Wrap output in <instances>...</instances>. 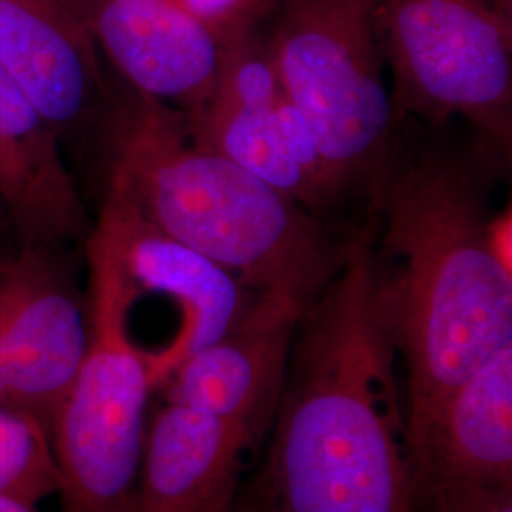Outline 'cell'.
I'll use <instances>...</instances> for the list:
<instances>
[{
    "mask_svg": "<svg viewBox=\"0 0 512 512\" xmlns=\"http://www.w3.org/2000/svg\"><path fill=\"white\" fill-rule=\"evenodd\" d=\"M272 423L266 512H420L372 226L300 317Z\"/></svg>",
    "mask_w": 512,
    "mask_h": 512,
    "instance_id": "cell-1",
    "label": "cell"
},
{
    "mask_svg": "<svg viewBox=\"0 0 512 512\" xmlns=\"http://www.w3.org/2000/svg\"><path fill=\"white\" fill-rule=\"evenodd\" d=\"M385 311L406 368L410 433L454 389L512 346L511 262L494 217L454 162L389 164L374 190Z\"/></svg>",
    "mask_w": 512,
    "mask_h": 512,
    "instance_id": "cell-2",
    "label": "cell"
},
{
    "mask_svg": "<svg viewBox=\"0 0 512 512\" xmlns=\"http://www.w3.org/2000/svg\"><path fill=\"white\" fill-rule=\"evenodd\" d=\"M107 188L253 293L302 311L338 270L348 243H336L300 203L200 145L184 114L139 95L114 116Z\"/></svg>",
    "mask_w": 512,
    "mask_h": 512,
    "instance_id": "cell-3",
    "label": "cell"
},
{
    "mask_svg": "<svg viewBox=\"0 0 512 512\" xmlns=\"http://www.w3.org/2000/svg\"><path fill=\"white\" fill-rule=\"evenodd\" d=\"M88 342L50 423L65 512H133L158 391L148 351L131 334L137 300L109 232L95 222L86 243Z\"/></svg>",
    "mask_w": 512,
    "mask_h": 512,
    "instance_id": "cell-4",
    "label": "cell"
},
{
    "mask_svg": "<svg viewBox=\"0 0 512 512\" xmlns=\"http://www.w3.org/2000/svg\"><path fill=\"white\" fill-rule=\"evenodd\" d=\"M378 0H281L268 37L283 92L308 122L336 183L374 194L391 160L393 99Z\"/></svg>",
    "mask_w": 512,
    "mask_h": 512,
    "instance_id": "cell-5",
    "label": "cell"
},
{
    "mask_svg": "<svg viewBox=\"0 0 512 512\" xmlns=\"http://www.w3.org/2000/svg\"><path fill=\"white\" fill-rule=\"evenodd\" d=\"M376 27L397 103L429 120L463 118L509 152L512 19L492 0H378Z\"/></svg>",
    "mask_w": 512,
    "mask_h": 512,
    "instance_id": "cell-6",
    "label": "cell"
},
{
    "mask_svg": "<svg viewBox=\"0 0 512 512\" xmlns=\"http://www.w3.org/2000/svg\"><path fill=\"white\" fill-rule=\"evenodd\" d=\"M86 300L50 255L27 243L0 258V404L50 429L86 351Z\"/></svg>",
    "mask_w": 512,
    "mask_h": 512,
    "instance_id": "cell-7",
    "label": "cell"
},
{
    "mask_svg": "<svg viewBox=\"0 0 512 512\" xmlns=\"http://www.w3.org/2000/svg\"><path fill=\"white\" fill-rule=\"evenodd\" d=\"M97 222L109 232L135 291L164 296L181 323L171 344L148 353L156 387L169 374L234 329L255 308L253 293L217 262L150 224L131 203L107 188Z\"/></svg>",
    "mask_w": 512,
    "mask_h": 512,
    "instance_id": "cell-8",
    "label": "cell"
},
{
    "mask_svg": "<svg viewBox=\"0 0 512 512\" xmlns=\"http://www.w3.org/2000/svg\"><path fill=\"white\" fill-rule=\"evenodd\" d=\"M135 95L196 116L219 88L226 42L169 0H67Z\"/></svg>",
    "mask_w": 512,
    "mask_h": 512,
    "instance_id": "cell-9",
    "label": "cell"
},
{
    "mask_svg": "<svg viewBox=\"0 0 512 512\" xmlns=\"http://www.w3.org/2000/svg\"><path fill=\"white\" fill-rule=\"evenodd\" d=\"M302 315L287 300L260 296L234 329L169 374L160 387L164 401L238 423L260 437L274 420Z\"/></svg>",
    "mask_w": 512,
    "mask_h": 512,
    "instance_id": "cell-10",
    "label": "cell"
},
{
    "mask_svg": "<svg viewBox=\"0 0 512 512\" xmlns=\"http://www.w3.org/2000/svg\"><path fill=\"white\" fill-rule=\"evenodd\" d=\"M418 501L512 488V346L454 389L412 433Z\"/></svg>",
    "mask_w": 512,
    "mask_h": 512,
    "instance_id": "cell-11",
    "label": "cell"
},
{
    "mask_svg": "<svg viewBox=\"0 0 512 512\" xmlns=\"http://www.w3.org/2000/svg\"><path fill=\"white\" fill-rule=\"evenodd\" d=\"M256 440L238 423L164 401L148 416L133 512H230Z\"/></svg>",
    "mask_w": 512,
    "mask_h": 512,
    "instance_id": "cell-12",
    "label": "cell"
},
{
    "mask_svg": "<svg viewBox=\"0 0 512 512\" xmlns=\"http://www.w3.org/2000/svg\"><path fill=\"white\" fill-rule=\"evenodd\" d=\"M97 52L67 0H0V67L59 135L101 101Z\"/></svg>",
    "mask_w": 512,
    "mask_h": 512,
    "instance_id": "cell-13",
    "label": "cell"
},
{
    "mask_svg": "<svg viewBox=\"0 0 512 512\" xmlns=\"http://www.w3.org/2000/svg\"><path fill=\"white\" fill-rule=\"evenodd\" d=\"M59 137L0 67V202L31 245L52 247L86 228Z\"/></svg>",
    "mask_w": 512,
    "mask_h": 512,
    "instance_id": "cell-14",
    "label": "cell"
},
{
    "mask_svg": "<svg viewBox=\"0 0 512 512\" xmlns=\"http://www.w3.org/2000/svg\"><path fill=\"white\" fill-rule=\"evenodd\" d=\"M59 492L61 476L46 423L0 404V495L38 507Z\"/></svg>",
    "mask_w": 512,
    "mask_h": 512,
    "instance_id": "cell-15",
    "label": "cell"
},
{
    "mask_svg": "<svg viewBox=\"0 0 512 512\" xmlns=\"http://www.w3.org/2000/svg\"><path fill=\"white\" fill-rule=\"evenodd\" d=\"M192 18L202 21L226 42L255 31L274 0H169Z\"/></svg>",
    "mask_w": 512,
    "mask_h": 512,
    "instance_id": "cell-16",
    "label": "cell"
},
{
    "mask_svg": "<svg viewBox=\"0 0 512 512\" xmlns=\"http://www.w3.org/2000/svg\"><path fill=\"white\" fill-rule=\"evenodd\" d=\"M512 512V488H473L425 497L420 512Z\"/></svg>",
    "mask_w": 512,
    "mask_h": 512,
    "instance_id": "cell-17",
    "label": "cell"
},
{
    "mask_svg": "<svg viewBox=\"0 0 512 512\" xmlns=\"http://www.w3.org/2000/svg\"><path fill=\"white\" fill-rule=\"evenodd\" d=\"M230 512H266V509L256 495H245V497L236 499Z\"/></svg>",
    "mask_w": 512,
    "mask_h": 512,
    "instance_id": "cell-18",
    "label": "cell"
},
{
    "mask_svg": "<svg viewBox=\"0 0 512 512\" xmlns=\"http://www.w3.org/2000/svg\"><path fill=\"white\" fill-rule=\"evenodd\" d=\"M0 512H38V507H33L29 503H23L12 497L0 495Z\"/></svg>",
    "mask_w": 512,
    "mask_h": 512,
    "instance_id": "cell-19",
    "label": "cell"
},
{
    "mask_svg": "<svg viewBox=\"0 0 512 512\" xmlns=\"http://www.w3.org/2000/svg\"><path fill=\"white\" fill-rule=\"evenodd\" d=\"M495 8L505 16V18L512 19V0H492Z\"/></svg>",
    "mask_w": 512,
    "mask_h": 512,
    "instance_id": "cell-20",
    "label": "cell"
},
{
    "mask_svg": "<svg viewBox=\"0 0 512 512\" xmlns=\"http://www.w3.org/2000/svg\"><path fill=\"white\" fill-rule=\"evenodd\" d=\"M0 207H2V202H0Z\"/></svg>",
    "mask_w": 512,
    "mask_h": 512,
    "instance_id": "cell-21",
    "label": "cell"
}]
</instances>
